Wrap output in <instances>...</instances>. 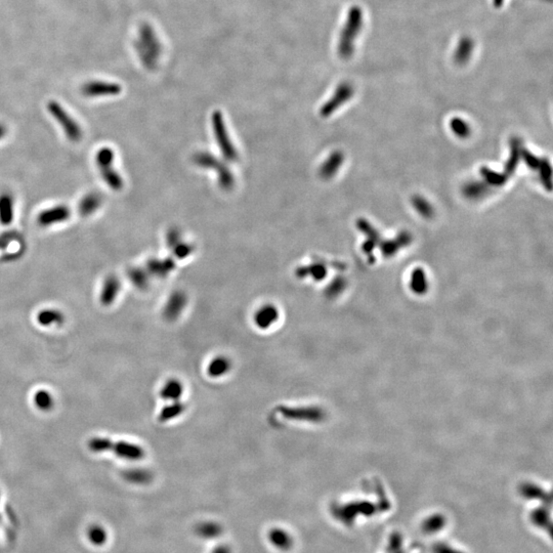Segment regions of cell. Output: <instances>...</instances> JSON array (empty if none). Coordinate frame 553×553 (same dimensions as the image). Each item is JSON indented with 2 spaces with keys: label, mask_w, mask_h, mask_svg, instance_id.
Masks as SVG:
<instances>
[{
  "label": "cell",
  "mask_w": 553,
  "mask_h": 553,
  "mask_svg": "<svg viewBox=\"0 0 553 553\" xmlns=\"http://www.w3.org/2000/svg\"><path fill=\"white\" fill-rule=\"evenodd\" d=\"M47 110L49 114L62 126L69 141L73 143H78L81 141L83 136L81 126L57 102L50 101L47 104Z\"/></svg>",
  "instance_id": "1"
},
{
  "label": "cell",
  "mask_w": 553,
  "mask_h": 553,
  "mask_svg": "<svg viewBox=\"0 0 553 553\" xmlns=\"http://www.w3.org/2000/svg\"><path fill=\"white\" fill-rule=\"evenodd\" d=\"M194 162L200 167L214 169L218 171L216 173L219 174V184L221 188L225 191L232 190L235 185V177L233 173L225 163L215 158L212 154L198 153L194 156Z\"/></svg>",
  "instance_id": "2"
},
{
  "label": "cell",
  "mask_w": 553,
  "mask_h": 553,
  "mask_svg": "<svg viewBox=\"0 0 553 553\" xmlns=\"http://www.w3.org/2000/svg\"><path fill=\"white\" fill-rule=\"evenodd\" d=\"M212 128L216 143L224 158L230 162L237 161L239 157L238 152L231 141L226 123L223 118V114L220 111H215L212 114Z\"/></svg>",
  "instance_id": "3"
},
{
  "label": "cell",
  "mask_w": 553,
  "mask_h": 553,
  "mask_svg": "<svg viewBox=\"0 0 553 553\" xmlns=\"http://www.w3.org/2000/svg\"><path fill=\"white\" fill-rule=\"evenodd\" d=\"M137 48L140 55L145 62V64L148 65V67H151V64L153 65L159 52V44L151 28L147 25L142 27L141 38L137 44Z\"/></svg>",
  "instance_id": "4"
},
{
  "label": "cell",
  "mask_w": 553,
  "mask_h": 553,
  "mask_svg": "<svg viewBox=\"0 0 553 553\" xmlns=\"http://www.w3.org/2000/svg\"><path fill=\"white\" fill-rule=\"evenodd\" d=\"M121 90V85L107 81H89L85 83L81 88L82 94L88 97L118 95Z\"/></svg>",
  "instance_id": "5"
},
{
  "label": "cell",
  "mask_w": 553,
  "mask_h": 553,
  "mask_svg": "<svg viewBox=\"0 0 553 553\" xmlns=\"http://www.w3.org/2000/svg\"><path fill=\"white\" fill-rule=\"evenodd\" d=\"M71 210L66 205H56L42 210L37 216V223L41 227H49L68 221Z\"/></svg>",
  "instance_id": "6"
},
{
  "label": "cell",
  "mask_w": 553,
  "mask_h": 553,
  "mask_svg": "<svg viewBox=\"0 0 553 553\" xmlns=\"http://www.w3.org/2000/svg\"><path fill=\"white\" fill-rule=\"evenodd\" d=\"M112 450L118 457L130 461L141 460L145 456V451L141 446L125 441H119L113 444Z\"/></svg>",
  "instance_id": "7"
},
{
  "label": "cell",
  "mask_w": 553,
  "mask_h": 553,
  "mask_svg": "<svg viewBox=\"0 0 553 553\" xmlns=\"http://www.w3.org/2000/svg\"><path fill=\"white\" fill-rule=\"evenodd\" d=\"M120 287L121 284L117 276L113 275L107 276L100 294L101 304L104 306H110L111 304H113L120 292Z\"/></svg>",
  "instance_id": "8"
},
{
  "label": "cell",
  "mask_w": 553,
  "mask_h": 553,
  "mask_svg": "<svg viewBox=\"0 0 553 553\" xmlns=\"http://www.w3.org/2000/svg\"><path fill=\"white\" fill-rule=\"evenodd\" d=\"M279 319V309L273 304L262 306L254 314V323L258 328L267 330L271 328Z\"/></svg>",
  "instance_id": "9"
},
{
  "label": "cell",
  "mask_w": 553,
  "mask_h": 553,
  "mask_svg": "<svg viewBox=\"0 0 553 553\" xmlns=\"http://www.w3.org/2000/svg\"><path fill=\"white\" fill-rule=\"evenodd\" d=\"M187 305V296L181 291H176L169 297L165 308L164 315L168 320L177 319Z\"/></svg>",
  "instance_id": "10"
},
{
  "label": "cell",
  "mask_w": 553,
  "mask_h": 553,
  "mask_svg": "<svg viewBox=\"0 0 553 553\" xmlns=\"http://www.w3.org/2000/svg\"><path fill=\"white\" fill-rule=\"evenodd\" d=\"M103 203V198L97 193H88L86 194L79 202L78 211L79 214L83 218L92 215Z\"/></svg>",
  "instance_id": "11"
},
{
  "label": "cell",
  "mask_w": 553,
  "mask_h": 553,
  "mask_svg": "<svg viewBox=\"0 0 553 553\" xmlns=\"http://www.w3.org/2000/svg\"><path fill=\"white\" fill-rule=\"evenodd\" d=\"M101 175L104 180V182L108 185L109 188H111L113 191L119 192L123 189L124 182L122 176L120 175L117 170L113 168V164H106L98 166Z\"/></svg>",
  "instance_id": "12"
},
{
  "label": "cell",
  "mask_w": 553,
  "mask_h": 553,
  "mask_svg": "<svg viewBox=\"0 0 553 553\" xmlns=\"http://www.w3.org/2000/svg\"><path fill=\"white\" fill-rule=\"evenodd\" d=\"M282 414L288 419L301 421H314L319 418L318 411L310 408H281Z\"/></svg>",
  "instance_id": "13"
},
{
  "label": "cell",
  "mask_w": 553,
  "mask_h": 553,
  "mask_svg": "<svg viewBox=\"0 0 553 553\" xmlns=\"http://www.w3.org/2000/svg\"><path fill=\"white\" fill-rule=\"evenodd\" d=\"M350 92L351 89L347 86L339 87L333 98H331L325 106H323L321 110V115L323 117L330 116L340 105H342L347 100V97H349Z\"/></svg>",
  "instance_id": "14"
},
{
  "label": "cell",
  "mask_w": 553,
  "mask_h": 553,
  "mask_svg": "<svg viewBox=\"0 0 553 553\" xmlns=\"http://www.w3.org/2000/svg\"><path fill=\"white\" fill-rule=\"evenodd\" d=\"M343 162V155L341 152H334L330 155V157L323 163V165L320 168V175L322 179L329 180L333 177L338 169L340 168L341 164Z\"/></svg>",
  "instance_id": "15"
},
{
  "label": "cell",
  "mask_w": 553,
  "mask_h": 553,
  "mask_svg": "<svg viewBox=\"0 0 553 553\" xmlns=\"http://www.w3.org/2000/svg\"><path fill=\"white\" fill-rule=\"evenodd\" d=\"M232 363L225 356H218L211 360L207 367V373L212 378H221L229 373Z\"/></svg>",
  "instance_id": "16"
},
{
  "label": "cell",
  "mask_w": 553,
  "mask_h": 553,
  "mask_svg": "<svg viewBox=\"0 0 553 553\" xmlns=\"http://www.w3.org/2000/svg\"><path fill=\"white\" fill-rule=\"evenodd\" d=\"M184 393V385L177 379H170L166 381L160 390V396L163 400L168 402H177Z\"/></svg>",
  "instance_id": "17"
},
{
  "label": "cell",
  "mask_w": 553,
  "mask_h": 553,
  "mask_svg": "<svg viewBox=\"0 0 553 553\" xmlns=\"http://www.w3.org/2000/svg\"><path fill=\"white\" fill-rule=\"evenodd\" d=\"M13 198L8 193L0 195V224L9 226L13 221Z\"/></svg>",
  "instance_id": "18"
},
{
  "label": "cell",
  "mask_w": 553,
  "mask_h": 553,
  "mask_svg": "<svg viewBox=\"0 0 553 553\" xmlns=\"http://www.w3.org/2000/svg\"><path fill=\"white\" fill-rule=\"evenodd\" d=\"M175 268V264L171 259H166L163 261L159 260H150L147 264L148 272L156 276H166Z\"/></svg>",
  "instance_id": "19"
},
{
  "label": "cell",
  "mask_w": 553,
  "mask_h": 553,
  "mask_svg": "<svg viewBox=\"0 0 553 553\" xmlns=\"http://www.w3.org/2000/svg\"><path fill=\"white\" fill-rule=\"evenodd\" d=\"M37 322L44 327H49L51 325H63L65 322V315L58 309L46 308L40 310L37 314Z\"/></svg>",
  "instance_id": "20"
},
{
  "label": "cell",
  "mask_w": 553,
  "mask_h": 553,
  "mask_svg": "<svg viewBox=\"0 0 553 553\" xmlns=\"http://www.w3.org/2000/svg\"><path fill=\"white\" fill-rule=\"evenodd\" d=\"M327 274L326 267L322 264H312L309 266L301 267L296 270V276L298 278H305L310 276L315 281H321Z\"/></svg>",
  "instance_id": "21"
},
{
  "label": "cell",
  "mask_w": 553,
  "mask_h": 553,
  "mask_svg": "<svg viewBox=\"0 0 553 553\" xmlns=\"http://www.w3.org/2000/svg\"><path fill=\"white\" fill-rule=\"evenodd\" d=\"M185 411V405L182 404L180 401L177 402H171L170 404L166 405L159 414V421L166 422L170 421L176 417H179L183 412Z\"/></svg>",
  "instance_id": "22"
},
{
  "label": "cell",
  "mask_w": 553,
  "mask_h": 553,
  "mask_svg": "<svg viewBox=\"0 0 553 553\" xmlns=\"http://www.w3.org/2000/svg\"><path fill=\"white\" fill-rule=\"evenodd\" d=\"M35 406L41 411H50L54 406V400L51 393L46 389H39L33 397Z\"/></svg>",
  "instance_id": "23"
},
{
  "label": "cell",
  "mask_w": 553,
  "mask_h": 553,
  "mask_svg": "<svg viewBox=\"0 0 553 553\" xmlns=\"http://www.w3.org/2000/svg\"><path fill=\"white\" fill-rule=\"evenodd\" d=\"M114 442L108 438L95 437L89 440L88 448L94 453H104L112 450Z\"/></svg>",
  "instance_id": "24"
},
{
  "label": "cell",
  "mask_w": 553,
  "mask_h": 553,
  "mask_svg": "<svg viewBox=\"0 0 553 553\" xmlns=\"http://www.w3.org/2000/svg\"><path fill=\"white\" fill-rule=\"evenodd\" d=\"M128 276L132 284L139 289H146L149 286V278L145 270L140 268H131L128 271Z\"/></svg>",
  "instance_id": "25"
},
{
  "label": "cell",
  "mask_w": 553,
  "mask_h": 553,
  "mask_svg": "<svg viewBox=\"0 0 553 553\" xmlns=\"http://www.w3.org/2000/svg\"><path fill=\"white\" fill-rule=\"evenodd\" d=\"M445 526V520L441 516H436L426 520L422 526V529L425 533L433 534L434 532L440 531Z\"/></svg>",
  "instance_id": "26"
},
{
  "label": "cell",
  "mask_w": 553,
  "mask_h": 553,
  "mask_svg": "<svg viewBox=\"0 0 553 553\" xmlns=\"http://www.w3.org/2000/svg\"><path fill=\"white\" fill-rule=\"evenodd\" d=\"M114 159H115L114 151L109 147L101 148L97 151L96 157H95L97 166H102V165H106V164H113Z\"/></svg>",
  "instance_id": "27"
},
{
  "label": "cell",
  "mask_w": 553,
  "mask_h": 553,
  "mask_svg": "<svg viewBox=\"0 0 553 553\" xmlns=\"http://www.w3.org/2000/svg\"><path fill=\"white\" fill-rule=\"evenodd\" d=\"M173 253L174 255L180 259V260H184L186 258H188L193 251H194V247L190 244H187V243H182L180 242L179 244H176L173 248Z\"/></svg>",
  "instance_id": "28"
},
{
  "label": "cell",
  "mask_w": 553,
  "mask_h": 553,
  "mask_svg": "<svg viewBox=\"0 0 553 553\" xmlns=\"http://www.w3.org/2000/svg\"><path fill=\"white\" fill-rule=\"evenodd\" d=\"M451 126H452L453 131L457 135H459L461 137H465V136H467L469 134L468 125L464 121H462L460 119H454L452 121V123H451Z\"/></svg>",
  "instance_id": "29"
},
{
  "label": "cell",
  "mask_w": 553,
  "mask_h": 553,
  "mask_svg": "<svg viewBox=\"0 0 553 553\" xmlns=\"http://www.w3.org/2000/svg\"><path fill=\"white\" fill-rule=\"evenodd\" d=\"M18 238L16 232H5L0 234V250L6 249L8 245Z\"/></svg>",
  "instance_id": "30"
},
{
  "label": "cell",
  "mask_w": 553,
  "mask_h": 553,
  "mask_svg": "<svg viewBox=\"0 0 553 553\" xmlns=\"http://www.w3.org/2000/svg\"><path fill=\"white\" fill-rule=\"evenodd\" d=\"M413 203H415V206L417 208V210L424 216H430L432 213L431 211V207L423 200V199H420V198H415V200L413 201Z\"/></svg>",
  "instance_id": "31"
},
{
  "label": "cell",
  "mask_w": 553,
  "mask_h": 553,
  "mask_svg": "<svg viewBox=\"0 0 553 553\" xmlns=\"http://www.w3.org/2000/svg\"><path fill=\"white\" fill-rule=\"evenodd\" d=\"M548 516L546 515V512H540V511H536L534 515H533V521L535 524H537L538 526L540 527H543V528H548L550 529L551 525L550 523L548 522Z\"/></svg>",
  "instance_id": "32"
},
{
  "label": "cell",
  "mask_w": 553,
  "mask_h": 553,
  "mask_svg": "<svg viewBox=\"0 0 553 553\" xmlns=\"http://www.w3.org/2000/svg\"><path fill=\"white\" fill-rule=\"evenodd\" d=\"M166 241H167L168 247L172 249L176 244H179L181 242V233H180V231L175 230V229H171L167 233Z\"/></svg>",
  "instance_id": "33"
},
{
  "label": "cell",
  "mask_w": 553,
  "mask_h": 553,
  "mask_svg": "<svg viewBox=\"0 0 553 553\" xmlns=\"http://www.w3.org/2000/svg\"><path fill=\"white\" fill-rule=\"evenodd\" d=\"M433 552L434 553H461L460 551H457L455 550L454 548L450 547L449 545H446V544H438L434 546L433 548Z\"/></svg>",
  "instance_id": "34"
},
{
  "label": "cell",
  "mask_w": 553,
  "mask_h": 553,
  "mask_svg": "<svg viewBox=\"0 0 553 553\" xmlns=\"http://www.w3.org/2000/svg\"><path fill=\"white\" fill-rule=\"evenodd\" d=\"M401 544H402V539H401L400 535H394V536H392L391 541H390V549L397 550V549L400 547Z\"/></svg>",
  "instance_id": "35"
},
{
  "label": "cell",
  "mask_w": 553,
  "mask_h": 553,
  "mask_svg": "<svg viewBox=\"0 0 553 553\" xmlns=\"http://www.w3.org/2000/svg\"><path fill=\"white\" fill-rule=\"evenodd\" d=\"M6 132H7V129H6L5 125L0 123V140L3 139L6 135Z\"/></svg>",
  "instance_id": "36"
}]
</instances>
